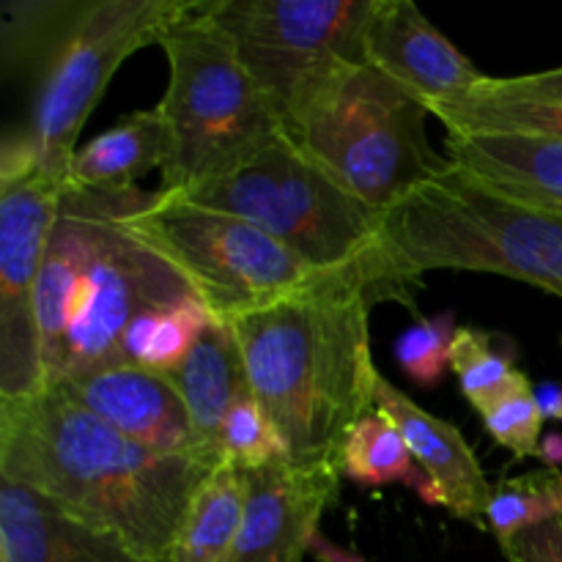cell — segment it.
<instances>
[{"label":"cell","mask_w":562,"mask_h":562,"mask_svg":"<svg viewBox=\"0 0 562 562\" xmlns=\"http://www.w3.org/2000/svg\"><path fill=\"white\" fill-rule=\"evenodd\" d=\"M214 467L135 442L55 390L0 398V481L119 541L168 562L198 486Z\"/></svg>","instance_id":"cell-1"},{"label":"cell","mask_w":562,"mask_h":562,"mask_svg":"<svg viewBox=\"0 0 562 562\" xmlns=\"http://www.w3.org/2000/svg\"><path fill=\"white\" fill-rule=\"evenodd\" d=\"M373 305L368 272L338 269L231 322L252 398L278 428L291 464L340 472L346 437L376 409Z\"/></svg>","instance_id":"cell-2"},{"label":"cell","mask_w":562,"mask_h":562,"mask_svg":"<svg viewBox=\"0 0 562 562\" xmlns=\"http://www.w3.org/2000/svg\"><path fill=\"white\" fill-rule=\"evenodd\" d=\"M146 190L66 187L36 285L44 390L66 376L113 366L121 338L143 313L192 296L190 283L154 252L126 217Z\"/></svg>","instance_id":"cell-3"},{"label":"cell","mask_w":562,"mask_h":562,"mask_svg":"<svg viewBox=\"0 0 562 562\" xmlns=\"http://www.w3.org/2000/svg\"><path fill=\"white\" fill-rule=\"evenodd\" d=\"M428 104L384 71L344 64L313 86L285 135L379 212L453 168L428 140Z\"/></svg>","instance_id":"cell-4"},{"label":"cell","mask_w":562,"mask_h":562,"mask_svg":"<svg viewBox=\"0 0 562 562\" xmlns=\"http://www.w3.org/2000/svg\"><path fill=\"white\" fill-rule=\"evenodd\" d=\"M157 44L168 58V88L157 110L170 137L159 190L184 192L223 179L283 135L272 102L203 11V0Z\"/></svg>","instance_id":"cell-5"},{"label":"cell","mask_w":562,"mask_h":562,"mask_svg":"<svg viewBox=\"0 0 562 562\" xmlns=\"http://www.w3.org/2000/svg\"><path fill=\"white\" fill-rule=\"evenodd\" d=\"M173 195L247 220L318 272L362 269L382 302L379 239L384 214L338 184L285 132L234 173Z\"/></svg>","instance_id":"cell-6"},{"label":"cell","mask_w":562,"mask_h":562,"mask_svg":"<svg viewBox=\"0 0 562 562\" xmlns=\"http://www.w3.org/2000/svg\"><path fill=\"white\" fill-rule=\"evenodd\" d=\"M126 223L223 324L263 311L324 274L247 220L173 192H146Z\"/></svg>","instance_id":"cell-7"},{"label":"cell","mask_w":562,"mask_h":562,"mask_svg":"<svg viewBox=\"0 0 562 562\" xmlns=\"http://www.w3.org/2000/svg\"><path fill=\"white\" fill-rule=\"evenodd\" d=\"M195 0H88L58 47L38 69L31 132L38 165L69 181L77 135L108 91L119 66L187 14Z\"/></svg>","instance_id":"cell-8"},{"label":"cell","mask_w":562,"mask_h":562,"mask_svg":"<svg viewBox=\"0 0 562 562\" xmlns=\"http://www.w3.org/2000/svg\"><path fill=\"white\" fill-rule=\"evenodd\" d=\"M379 0H203L236 55L289 124L329 71L366 60V31Z\"/></svg>","instance_id":"cell-9"},{"label":"cell","mask_w":562,"mask_h":562,"mask_svg":"<svg viewBox=\"0 0 562 562\" xmlns=\"http://www.w3.org/2000/svg\"><path fill=\"white\" fill-rule=\"evenodd\" d=\"M66 184L38 165L27 132L0 148V398L44 390L36 327V285Z\"/></svg>","instance_id":"cell-10"},{"label":"cell","mask_w":562,"mask_h":562,"mask_svg":"<svg viewBox=\"0 0 562 562\" xmlns=\"http://www.w3.org/2000/svg\"><path fill=\"white\" fill-rule=\"evenodd\" d=\"M245 475V519L234 562H305L322 536L324 514L338 503L340 472L274 461Z\"/></svg>","instance_id":"cell-11"},{"label":"cell","mask_w":562,"mask_h":562,"mask_svg":"<svg viewBox=\"0 0 562 562\" xmlns=\"http://www.w3.org/2000/svg\"><path fill=\"white\" fill-rule=\"evenodd\" d=\"M49 390L93 412L146 448L203 459L184 401L168 373L151 371L135 362H113V366L93 368L77 376H66Z\"/></svg>","instance_id":"cell-12"},{"label":"cell","mask_w":562,"mask_h":562,"mask_svg":"<svg viewBox=\"0 0 562 562\" xmlns=\"http://www.w3.org/2000/svg\"><path fill=\"white\" fill-rule=\"evenodd\" d=\"M366 60L426 104L461 102L486 80L409 0H379L366 31Z\"/></svg>","instance_id":"cell-13"},{"label":"cell","mask_w":562,"mask_h":562,"mask_svg":"<svg viewBox=\"0 0 562 562\" xmlns=\"http://www.w3.org/2000/svg\"><path fill=\"white\" fill-rule=\"evenodd\" d=\"M376 412H382L409 445L417 467L437 488L439 508L483 530L494 486L464 434L453 423L423 409L384 376L376 382Z\"/></svg>","instance_id":"cell-14"},{"label":"cell","mask_w":562,"mask_h":562,"mask_svg":"<svg viewBox=\"0 0 562 562\" xmlns=\"http://www.w3.org/2000/svg\"><path fill=\"white\" fill-rule=\"evenodd\" d=\"M0 558L5 562H146L9 481H0Z\"/></svg>","instance_id":"cell-15"},{"label":"cell","mask_w":562,"mask_h":562,"mask_svg":"<svg viewBox=\"0 0 562 562\" xmlns=\"http://www.w3.org/2000/svg\"><path fill=\"white\" fill-rule=\"evenodd\" d=\"M168 379L184 401L203 459L214 467L223 464L220 434L225 417L241 398L252 395L234 327L223 322L209 324L187 360L170 371Z\"/></svg>","instance_id":"cell-16"},{"label":"cell","mask_w":562,"mask_h":562,"mask_svg":"<svg viewBox=\"0 0 562 562\" xmlns=\"http://www.w3.org/2000/svg\"><path fill=\"white\" fill-rule=\"evenodd\" d=\"M445 151L467 170L516 201L562 209V143L527 135H448Z\"/></svg>","instance_id":"cell-17"},{"label":"cell","mask_w":562,"mask_h":562,"mask_svg":"<svg viewBox=\"0 0 562 562\" xmlns=\"http://www.w3.org/2000/svg\"><path fill=\"white\" fill-rule=\"evenodd\" d=\"M170 154L168 124L157 108L124 115L86 146L77 148L66 187L93 192L135 190V181L162 170Z\"/></svg>","instance_id":"cell-18"},{"label":"cell","mask_w":562,"mask_h":562,"mask_svg":"<svg viewBox=\"0 0 562 562\" xmlns=\"http://www.w3.org/2000/svg\"><path fill=\"white\" fill-rule=\"evenodd\" d=\"M245 519V475L231 461L198 486L168 562H234Z\"/></svg>","instance_id":"cell-19"},{"label":"cell","mask_w":562,"mask_h":562,"mask_svg":"<svg viewBox=\"0 0 562 562\" xmlns=\"http://www.w3.org/2000/svg\"><path fill=\"white\" fill-rule=\"evenodd\" d=\"M340 475L366 488L401 483L412 488L426 505L439 508L437 488L417 467L409 445L404 442L398 428L376 409L362 417L346 437L344 450H340Z\"/></svg>","instance_id":"cell-20"},{"label":"cell","mask_w":562,"mask_h":562,"mask_svg":"<svg viewBox=\"0 0 562 562\" xmlns=\"http://www.w3.org/2000/svg\"><path fill=\"white\" fill-rule=\"evenodd\" d=\"M212 322L217 318L195 294L165 311L143 313L121 338V360L159 373L176 371Z\"/></svg>","instance_id":"cell-21"},{"label":"cell","mask_w":562,"mask_h":562,"mask_svg":"<svg viewBox=\"0 0 562 562\" xmlns=\"http://www.w3.org/2000/svg\"><path fill=\"white\" fill-rule=\"evenodd\" d=\"M448 135H527L562 143V102L464 99L428 104Z\"/></svg>","instance_id":"cell-22"},{"label":"cell","mask_w":562,"mask_h":562,"mask_svg":"<svg viewBox=\"0 0 562 562\" xmlns=\"http://www.w3.org/2000/svg\"><path fill=\"white\" fill-rule=\"evenodd\" d=\"M450 371L477 415H486L527 379V373L516 368L514 346L475 327H459L456 333Z\"/></svg>","instance_id":"cell-23"},{"label":"cell","mask_w":562,"mask_h":562,"mask_svg":"<svg viewBox=\"0 0 562 562\" xmlns=\"http://www.w3.org/2000/svg\"><path fill=\"white\" fill-rule=\"evenodd\" d=\"M86 3L47 0V3H9L3 14V69H42L60 38L69 33Z\"/></svg>","instance_id":"cell-24"},{"label":"cell","mask_w":562,"mask_h":562,"mask_svg":"<svg viewBox=\"0 0 562 562\" xmlns=\"http://www.w3.org/2000/svg\"><path fill=\"white\" fill-rule=\"evenodd\" d=\"M558 516H562V467H549L497 483L488 503L486 527L503 543L516 532L532 530Z\"/></svg>","instance_id":"cell-25"},{"label":"cell","mask_w":562,"mask_h":562,"mask_svg":"<svg viewBox=\"0 0 562 562\" xmlns=\"http://www.w3.org/2000/svg\"><path fill=\"white\" fill-rule=\"evenodd\" d=\"M220 445H223V459L241 472L261 470L274 461L289 459L278 428L252 395L241 398L228 412L223 434H220Z\"/></svg>","instance_id":"cell-26"},{"label":"cell","mask_w":562,"mask_h":562,"mask_svg":"<svg viewBox=\"0 0 562 562\" xmlns=\"http://www.w3.org/2000/svg\"><path fill=\"white\" fill-rule=\"evenodd\" d=\"M459 333L456 313H439L431 318H417L398 340L395 360L401 371L420 387H437L453 360V340Z\"/></svg>","instance_id":"cell-27"},{"label":"cell","mask_w":562,"mask_h":562,"mask_svg":"<svg viewBox=\"0 0 562 562\" xmlns=\"http://www.w3.org/2000/svg\"><path fill=\"white\" fill-rule=\"evenodd\" d=\"M481 417L494 442L499 448L510 450L514 459L521 461L538 456V450H541L543 415L538 409L536 387L530 384V379H525L514 393L505 395L499 404H494Z\"/></svg>","instance_id":"cell-28"},{"label":"cell","mask_w":562,"mask_h":562,"mask_svg":"<svg viewBox=\"0 0 562 562\" xmlns=\"http://www.w3.org/2000/svg\"><path fill=\"white\" fill-rule=\"evenodd\" d=\"M467 99H510V102H562V66L519 77H486ZM464 102V99H461Z\"/></svg>","instance_id":"cell-29"},{"label":"cell","mask_w":562,"mask_h":562,"mask_svg":"<svg viewBox=\"0 0 562 562\" xmlns=\"http://www.w3.org/2000/svg\"><path fill=\"white\" fill-rule=\"evenodd\" d=\"M508 562H562V516L499 543Z\"/></svg>","instance_id":"cell-30"},{"label":"cell","mask_w":562,"mask_h":562,"mask_svg":"<svg viewBox=\"0 0 562 562\" xmlns=\"http://www.w3.org/2000/svg\"><path fill=\"white\" fill-rule=\"evenodd\" d=\"M536 401L543 420H562V384H541V387H536Z\"/></svg>","instance_id":"cell-31"},{"label":"cell","mask_w":562,"mask_h":562,"mask_svg":"<svg viewBox=\"0 0 562 562\" xmlns=\"http://www.w3.org/2000/svg\"><path fill=\"white\" fill-rule=\"evenodd\" d=\"M313 558L318 562H368L366 558H360L357 552H349V549L338 547V543L327 541L324 536L316 538V543H313Z\"/></svg>","instance_id":"cell-32"},{"label":"cell","mask_w":562,"mask_h":562,"mask_svg":"<svg viewBox=\"0 0 562 562\" xmlns=\"http://www.w3.org/2000/svg\"><path fill=\"white\" fill-rule=\"evenodd\" d=\"M538 459L547 461L549 467H562V434H549L547 439H541Z\"/></svg>","instance_id":"cell-33"},{"label":"cell","mask_w":562,"mask_h":562,"mask_svg":"<svg viewBox=\"0 0 562 562\" xmlns=\"http://www.w3.org/2000/svg\"><path fill=\"white\" fill-rule=\"evenodd\" d=\"M0 562H5V560H3V558H0Z\"/></svg>","instance_id":"cell-34"}]
</instances>
